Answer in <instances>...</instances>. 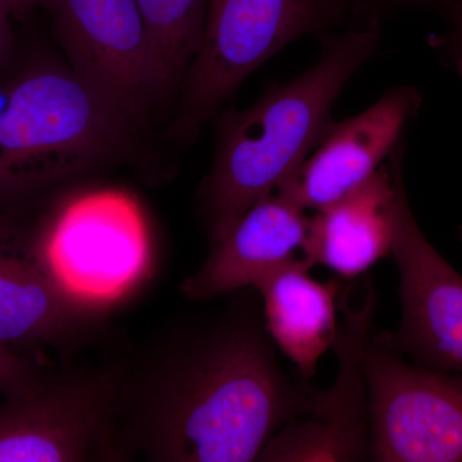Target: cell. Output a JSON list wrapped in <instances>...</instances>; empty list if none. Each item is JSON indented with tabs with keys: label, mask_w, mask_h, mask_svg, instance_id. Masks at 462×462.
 <instances>
[{
	"label": "cell",
	"mask_w": 462,
	"mask_h": 462,
	"mask_svg": "<svg viewBox=\"0 0 462 462\" xmlns=\"http://www.w3.org/2000/svg\"><path fill=\"white\" fill-rule=\"evenodd\" d=\"M114 367L120 461H257L315 392L289 378L245 307L167 324Z\"/></svg>",
	"instance_id": "1"
},
{
	"label": "cell",
	"mask_w": 462,
	"mask_h": 462,
	"mask_svg": "<svg viewBox=\"0 0 462 462\" xmlns=\"http://www.w3.org/2000/svg\"><path fill=\"white\" fill-rule=\"evenodd\" d=\"M379 27L378 18L357 20L346 32L324 36L311 69L221 118L214 163L199 191L211 245L318 147L349 79L375 56Z\"/></svg>",
	"instance_id": "2"
},
{
	"label": "cell",
	"mask_w": 462,
	"mask_h": 462,
	"mask_svg": "<svg viewBox=\"0 0 462 462\" xmlns=\"http://www.w3.org/2000/svg\"><path fill=\"white\" fill-rule=\"evenodd\" d=\"M12 17L23 18L30 12L44 5L45 0H2Z\"/></svg>",
	"instance_id": "20"
},
{
	"label": "cell",
	"mask_w": 462,
	"mask_h": 462,
	"mask_svg": "<svg viewBox=\"0 0 462 462\" xmlns=\"http://www.w3.org/2000/svg\"><path fill=\"white\" fill-rule=\"evenodd\" d=\"M35 234L69 287L106 303L133 287L149 257L141 206L121 190L69 197L45 216Z\"/></svg>",
	"instance_id": "7"
},
{
	"label": "cell",
	"mask_w": 462,
	"mask_h": 462,
	"mask_svg": "<svg viewBox=\"0 0 462 462\" xmlns=\"http://www.w3.org/2000/svg\"><path fill=\"white\" fill-rule=\"evenodd\" d=\"M133 120L74 69L23 72L0 107V203L27 199L114 157Z\"/></svg>",
	"instance_id": "3"
},
{
	"label": "cell",
	"mask_w": 462,
	"mask_h": 462,
	"mask_svg": "<svg viewBox=\"0 0 462 462\" xmlns=\"http://www.w3.org/2000/svg\"><path fill=\"white\" fill-rule=\"evenodd\" d=\"M42 370L29 358L0 346V396L18 393L42 378Z\"/></svg>",
	"instance_id": "17"
},
{
	"label": "cell",
	"mask_w": 462,
	"mask_h": 462,
	"mask_svg": "<svg viewBox=\"0 0 462 462\" xmlns=\"http://www.w3.org/2000/svg\"><path fill=\"white\" fill-rule=\"evenodd\" d=\"M345 11L346 16L352 14L357 20H372L389 16L393 12L404 8L422 7L445 11L449 0H336Z\"/></svg>",
	"instance_id": "18"
},
{
	"label": "cell",
	"mask_w": 462,
	"mask_h": 462,
	"mask_svg": "<svg viewBox=\"0 0 462 462\" xmlns=\"http://www.w3.org/2000/svg\"><path fill=\"white\" fill-rule=\"evenodd\" d=\"M11 17L8 9L0 0V66H2L5 53H7L9 38H11V25H9Z\"/></svg>",
	"instance_id": "21"
},
{
	"label": "cell",
	"mask_w": 462,
	"mask_h": 462,
	"mask_svg": "<svg viewBox=\"0 0 462 462\" xmlns=\"http://www.w3.org/2000/svg\"><path fill=\"white\" fill-rule=\"evenodd\" d=\"M370 460L462 462V374L410 364L370 337Z\"/></svg>",
	"instance_id": "6"
},
{
	"label": "cell",
	"mask_w": 462,
	"mask_h": 462,
	"mask_svg": "<svg viewBox=\"0 0 462 462\" xmlns=\"http://www.w3.org/2000/svg\"><path fill=\"white\" fill-rule=\"evenodd\" d=\"M336 348L339 370L327 391L315 389L309 411L294 419L270 439L257 461L370 460L369 398L365 376V354L372 337L376 293L365 284L360 305H351L342 291Z\"/></svg>",
	"instance_id": "11"
},
{
	"label": "cell",
	"mask_w": 462,
	"mask_h": 462,
	"mask_svg": "<svg viewBox=\"0 0 462 462\" xmlns=\"http://www.w3.org/2000/svg\"><path fill=\"white\" fill-rule=\"evenodd\" d=\"M72 69L135 117L169 89L136 0H45Z\"/></svg>",
	"instance_id": "8"
},
{
	"label": "cell",
	"mask_w": 462,
	"mask_h": 462,
	"mask_svg": "<svg viewBox=\"0 0 462 462\" xmlns=\"http://www.w3.org/2000/svg\"><path fill=\"white\" fill-rule=\"evenodd\" d=\"M120 461L114 364L42 374L0 403V462Z\"/></svg>",
	"instance_id": "5"
},
{
	"label": "cell",
	"mask_w": 462,
	"mask_h": 462,
	"mask_svg": "<svg viewBox=\"0 0 462 462\" xmlns=\"http://www.w3.org/2000/svg\"><path fill=\"white\" fill-rule=\"evenodd\" d=\"M460 236H461V239H462V227L460 229Z\"/></svg>",
	"instance_id": "22"
},
{
	"label": "cell",
	"mask_w": 462,
	"mask_h": 462,
	"mask_svg": "<svg viewBox=\"0 0 462 462\" xmlns=\"http://www.w3.org/2000/svg\"><path fill=\"white\" fill-rule=\"evenodd\" d=\"M305 258L279 267L260 282L263 321L273 345L288 357L303 379L315 376L322 356L338 338L337 318L343 285L340 279L319 282Z\"/></svg>",
	"instance_id": "15"
},
{
	"label": "cell",
	"mask_w": 462,
	"mask_h": 462,
	"mask_svg": "<svg viewBox=\"0 0 462 462\" xmlns=\"http://www.w3.org/2000/svg\"><path fill=\"white\" fill-rule=\"evenodd\" d=\"M443 14L451 29L443 35L431 36L430 47L439 51L462 78V0H449Z\"/></svg>",
	"instance_id": "19"
},
{
	"label": "cell",
	"mask_w": 462,
	"mask_h": 462,
	"mask_svg": "<svg viewBox=\"0 0 462 462\" xmlns=\"http://www.w3.org/2000/svg\"><path fill=\"white\" fill-rule=\"evenodd\" d=\"M420 106L418 90L397 87L363 114L331 124L318 147L276 193L315 211L343 199L378 171L401 144Z\"/></svg>",
	"instance_id": "12"
},
{
	"label": "cell",
	"mask_w": 462,
	"mask_h": 462,
	"mask_svg": "<svg viewBox=\"0 0 462 462\" xmlns=\"http://www.w3.org/2000/svg\"><path fill=\"white\" fill-rule=\"evenodd\" d=\"M107 315L108 303L60 278L35 229L0 216V346L69 348L96 333Z\"/></svg>",
	"instance_id": "10"
},
{
	"label": "cell",
	"mask_w": 462,
	"mask_h": 462,
	"mask_svg": "<svg viewBox=\"0 0 462 462\" xmlns=\"http://www.w3.org/2000/svg\"><path fill=\"white\" fill-rule=\"evenodd\" d=\"M391 254L400 273L402 319L396 333L373 336L412 363L462 374V276L425 238L416 223L403 173L392 209Z\"/></svg>",
	"instance_id": "9"
},
{
	"label": "cell",
	"mask_w": 462,
	"mask_h": 462,
	"mask_svg": "<svg viewBox=\"0 0 462 462\" xmlns=\"http://www.w3.org/2000/svg\"><path fill=\"white\" fill-rule=\"evenodd\" d=\"M403 145L372 178L309 218L303 258L343 279L366 273L392 248V209L402 173Z\"/></svg>",
	"instance_id": "14"
},
{
	"label": "cell",
	"mask_w": 462,
	"mask_h": 462,
	"mask_svg": "<svg viewBox=\"0 0 462 462\" xmlns=\"http://www.w3.org/2000/svg\"><path fill=\"white\" fill-rule=\"evenodd\" d=\"M136 2L171 87L199 53L208 0Z\"/></svg>",
	"instance_id": "16"
},
{
	"label": "cell",
	"mask_w": 462,
	"mask_h": 462,
	"mask_svg": "<svg viewBox=\"0 0 462 462\" xmlns=\"http://www.w3.org/2000/svg\"><path fill=\"white\" fill-rule=\"evenodd\" d=\"M305 211L276 191L258 200L182 282V294L207 302L256 288L279 267L302 258L310 218Z\"/></svg>",
	"instance_id": "13"
},
{
	"label": "cell",
	"mask_w": 462,
	"mask_h": 462,
	"mask_svg": "<svg viewBox=\"0 0 462 462\" xmlns=\"http://www.w3.org/2000/svg\"><path fill=\"white\" fill-rule=\"evenodd\" d=\"M336 0H208L173 132L193 138L243 81L291 42L346 20Z\"/></svg>",
	"instance_id": "4"
}]
</instances>
